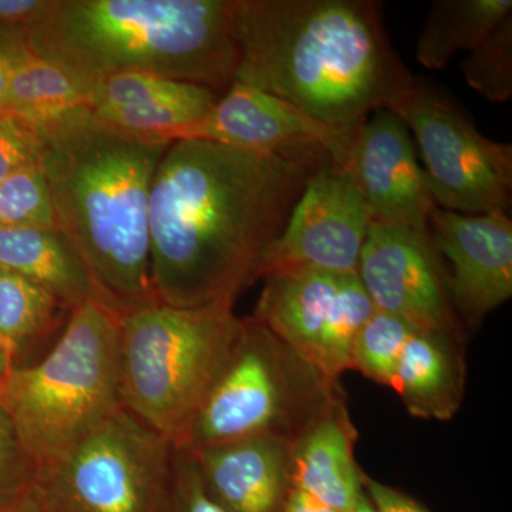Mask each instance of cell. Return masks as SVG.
<instances>
[{"mask_svg": "<svg viewBox=\"0 0 512 512\" xmlns=\"http://www.w3.org/2000/svg\"><path fill=\"white\" fill-rule=\"evenodd\" d=\"M318 170L214 141L171 143L154 174L148 214L158 302L234 308Z\"/></svg>", "mask_w": 512, "mask_h": 512, "instance_id": "cell-1", "label": "cell"}, {"mask_svg": "<svg viewBox=\"0 0 512 512\" xmlns=\"http://www.w3.org/2000/svg\"><path fill=\"white\" fill-rule=\"evenodd\" d=\"M234 82L356 131L390 110L416 77L394 52L373 0H235Z\"/></svg>", "mask_w": 512, "mask_h": 512, "instance_id": "cell-2", "label": "cell"}, {"mask_svg": "<svg viewBox=\"0 0 512 512\" xmlns=\"http://www.w3.org/2000/svg\"><path fill=\"white\" fill-rule=\"evenodd\" d=\"M56 228L80 256L97 299L117 316L158 302L150 192L170 144L103 123L89 107L36 127Z\"/></svg>", "mask_w": 512, "mask_h": 512, "instance_id": "cell-3", "label": "cell"}, {"mask_svg": "<svg viewBox=\"0 0 512 512\" xmlns=\"http://www.w3.org/2000/svg\"><path fill=\"white\" fill-rule=\"evenodd\" d=\"M26 37L89 93L124 73L227 92L238 66L235 0H56Z\"/></svg>", "mask_w": 512, "mask_h": 512, "instance_id": "cell-4", "label": "cell"}, {"mask_svg": "<svg viewBox=\"0 0 512 512\" xmlns=\"http://www.w3.org/2000/svg\"><path fill=\"white\" fill-rule=\"evenodd\" d=\"M119 316L96 301L70 312L42 359L13 367L0 409L36 471L66 456L121 406Z\"/></svg>", "mask_w": 512, "mask_h": 512, "instance_id": "cell-5", "label": "cell"}, {"mask_svg": "<svg viewBox=\"0 0 512 512\" xmlns=\"http://www.w3.org/2000/svg\"><path fill=\"white\" fill-rule=\"evenodd\" d=\"M232 306L175 308L156 303L119 318L123 409L175 447L192 423L241 335Z\"/></svg>", "mask_w": 512, "mask_h": 512, "instance_id": "cell-6", "label": "cell"}, {"mask_svg": "<svg viewBox=\"0 0 512 512\" xmlns=\"http://www.w3.org/2000/svg\"><path fill=\"white\" fill-rule=\"evenodd\" d=\"M339 406L329 383L254 318L198 410L187 446L275 436L295 444Z\"/></svg>", "mask_w": 512, "mask_h": 512, "instance_id": "cell-7", "label": "cell"}, {"mask_svg": "<svg viewBox=\"0 0 512 512\" xmlns=\"http://www.w3.org/2000/svg\"><path fill=\"white\" fill-rule=\"evenodd\" d=\"M177 447L120 407L66 456L36 471L47 512H170Z\"/></svg>", "mask_w": 512, "mask_h": 512, "instance_id": "cell-8", "label": "cell"}, {"mask_svg": "<svg viewBox=\"0 0 512 512\" xmlns=\"http://www.w3.org/2000/svg\"><path fill=\"white\" fill-rule=\"evenodd\" d=\"M390 110L416 136L437 207L466 215L510 211L511 144L483 136L450 97L420 80Z\"/></svg>", "mask_w": 512, "mask_h": 512, "instance_id": "cell-9", "label": "cell"}, {"mask_svg": "<svg viewBox=\"0 0 512 512\" xmlns=\"http://www.w3.org/2000/svg\"><path fill=\"white\" fill-rule=\"evenodd\" d=\"M252 318L326 382L352 369L353 345L375 312L357 274L292 269L265 275Z\"/></svg>", "mask_w": 512, "mask_h": 512, "instance_id": "cell-10", "label": "cell"}, {"mask_svg": "<svg viewBox=\"0 0 512 512\" xmlns=\"http://www.w3.org/2000/svg\"><path fill=\"white\" fill-rule=\"evenodd\" d=\"M357 275L376 311L423 332L460 340L448 272L429 228L370 222Z\"/></svg>", "mask_w": 512, "mask_h": 512, "instance_id": "cell-11", "label": "cell"}, {"mask_svg": "<svg viewBox=\"0 0 512 512\" xmlns=\"http://www.w3.org/2000/svg\"><path fill=\"white\" fill-rule=\"evenodd\" d=\"M370 214L345 167L319 168L306 181L284 229L266 248L258 279L292 269L357 274Z\"/></svg>", "mask_w": 512, "mask_h": 512, "instance_id": "cell-12", "label": "cell"}, {"mask_svg": "<svg viewBox=\"0 0 512 512\" xmlns=\"http://www.w3.org/2000/svg\"><path fill=\"white\" fill-rule=\"evenodd\" d=\"M356 133L326 126L274 94L234 82L183 140L214 141L322 168L345 167Z\"/></svg>", "mask_w": 512, "mask_h": 512, "instance_id": "cell-13", "label": "cell"}, {"mask_svg": "<svg viewBox=\"0 0 512 512\" xmlns=\"http://www.w3.org/2000/svg\"><path fill=\"white\" fill-rule=\"evenodd\" d=\"M409 131L392 110L375 111L357 130L345 168L370 222L426 229L437 204Z\"/></svg>", "mask_w": 512, "mask_h": 512, "instance_id": "cell-14", "label": "cell"}, {"mask_svg": "<svg viewBox=\"0 0 512 512\" xmlns=\"http://www.w3.org/2000/svg\"><path fill=\"white\" fill-rule=\"evenodd\" d=\"M431 239L451 262L448 289L454 309L478 325L512 295V220L505 211L466 215L436 207Z\"/></svg>", "mask_w": 512, "mask_h": 512, "instance_id": "cell-15", "label": "cell"}, {"mask_svg": "<svg viewBox=\"0 0 512 512\" xmlns=\"http://www.w3.org/2000/svg\"><path fill=\"white\" fill-rule=\"evenodd\" d=\"M291 441L249 437L191 448L205 490L227 512H282L291 490Z\"/></svg>", "mask_w": 512, "mask_h": 512, "instance_id": "cell-16", "label": "cell"}, {"mask_svg": "<svg viewBox=\"0 0 512 512\" xmlns=\"http://www.w3.org/2000/svg\"><path fill=\"white\" fill-rule=\"evenodd\" d=\"M339 406L293 444L291 487L335 510L350 512L363 494L365 476L353 457L352 427Z\"/></svg>", "mask_w": 512, "mask_h": 512, "instance_id": "cell-17", "label": "cell"}, {"mask_svg": "<svg viewBox=\"0 0 512 512\" xmlns=\"http://www.w3.org/2000/svg\"><path fill=\"white\" fill-rule=\"evenodd\" d=\"M0 269L42 286L69 311L99 302L82 259L59 229L0 228Z\"/></svg>", "mask_w": 512, "mask_h": 512, "instance_id": "cell-18", "label": "cell"}, {"mask_svg": "<svg viewBox=\"0 0 512 512\" xmlns=\"http://www.w3.org/2000/svg\"><path fill=\"white\" fill-rule=\"evenodd\" d=\"M454 340L416 329L407 340L392 389L419 419L450 420L463 399V369Z\"/></svg>", "mask_w": 512, "mask_h": 512, "instance_id": "cell-19", "label": "cell"}, {"mask_svg": "<svg viewBox=\"0 0 512 512\" xmlns=\"http://www.w3.org/2000/svg\"><path fill=\"white\" fill-rule=\"evenodd\" d=\"M510 15L511 0H436L417 42V60L427 69H444L458 53L471 52Z\"/></svg>", "mask_w": 512, "mask_h": 512, "instance_id": "cell-20", "label": "cell"}, {"mask_svg": "<svg viewBox=\"0 0 512 512\" xmlns=\"http://www.w3.org/2000/svg\"><path fill=\"white\" fill-rule=\"evenodd\" d=\"M69 309L46 291L15 272L0 269V349L13 367L30 346L42 342L69 318Z\"/></svg>", "mask_w": 512, "mask_h": 512, "instance_id": "cell-21", "label": "cell"}, {"mask_svg": "<svg viewBox=\"0 0 512 512\" xmlns=\"http://www.w3.org/2000/svg\"><path fill=\"white\" fill-rule=\"evenodd\" d=\"M89 96V90L72 74L30 52L13 74L0 113L36 128L69 111L89 107Z\"/></svg>", "mask_w": 512, "mask_h": 512, "instance_id": "cell-22", "label": "cell"}, {"mask_svg": "<svg viewBox=\"0 0 512 512\" xmlns=\"http://www.w3.org/2000/svg\"><path fill=\"white\" fill-rule=\"evenodd\" d=\"M217 101V93L198 86L194 93L181 99L158 101L144 107L93 111V114L126 133L171 144L183 140L185 133L204 119Z\"/></svg>", "mask_w": 512, "mask_h": 512, "instance_id": "cell-23", "label": "cell"}, {"mask_svg": "<svg viewBox=\"0 0 512 512\" xmlns=\"http://www.w3.org/2000/svg\"><path fill=\"white\" fill-rule=\"evenodd\" d=\"M414 330L406 320L375 309L353 345L352 369L382 386L393 387L404 346Z\"/></svg>", "mask_w": 512, "mask_h": 512, "instance_id": "cell-24", "label": "cell"}, {"mask_svg": "<svg viewBox=\"0 0 512 512\" xmlns=\"http://www.w3.org/2000/svg\"><path fill=\"white\" fill-rule=\"evenodd\" d=\"M468 86L493 103L512 96V15L481 40L460 64Z\"/></svg>", "mask_w": 512, "mask_h": 512, "instance_id": "cell-25", "label": "cell"}, {"mask_svg": "<svg viewBox=\"0 0 512 512\" xmlns=\"http://www.w3.org/2000/svg\"><path fill=\"white\" fill-rule=\"evenodd\" d=\"M0 228L57 229L49 185L39 164L0 183Z\"/></svg>", "mask_w": 512, "mask_h": 512, "instance_id": "cell-26", "label": "cell"}, {"mask_svg": "<svg viewBox=\"0 0 512 512\" xmlns=\"http://www.w3.org/2000/svg\"><path fill=\"white\" fill-rule=\"evenodd\" d=\"M198 84L178 82L148 73H124L94 84L89 109L120 110L144 107L158 101L181 99L197 90Z\"/></svg>", "mask_w": 512, "mask_h": 512, "instance_id": "cell-27", "label": "cell"}, {"mask_svg": "<svg viewBox=\"0 0 512 512\" xmlns=\"http://www.w3.org/2000/svg\"><path fill=\"white\" fill-rule=\"evenodd\" d=\"M35 464L22 447L12 423L0 409V504L32 487Z\"/></svg>", "mask_w": 512, "mask_h": 512, "instance_id": "cell-28", "label": "cell"}, {"mask_svg": "<svg viewBox=\"0 0 512 512\" xmlns=\"http://www.w3.org/2000/svg\"><path fill=\"white\" fill-rule=\"evenodd\" d=\"M42 141L36 128L8 113H0V183L9 175L39 164Z\"/></svg>", "mask_w": 512, "mask_h": 512, "instance_id": "cell-29", "label": "cell"}, {"mask_svg": "<svg viewBox=\"0 0 512 512\" xmlns=\"http://www.w3.org/2000/svg\"><path fill=\"white\" fill-rule=\"evenodd\" d=\"M170 512H227L212 500L202 484L194 454L188 446L175 450L173 501Z\"/></svg>", "mask_w": 512, "mask_h": 512, "instance_id": "cell-30", "label": "cell"}, {"mask_svg": "<svg viewBox=\"0 0 512 512\" xmlns=\"http://www.w3.org/2000/svg\"><path fill=\"white\" fill-rule=\"evenodd\" d=\"M30 52L26 29H0V111L13 74Z\"/></svg>", "mask_w": 512, "mask_h": 512, "instance_id": "cell-31", "label": "cell"}, {"mask_svg": "<svg viewBox=\"0 0 512 512\" xmlns=\"http://www.w3.org/2000/svg\"><path fill=\"white\" fill-rule=\"evenodd\" d=\"M56 0H0V29H30L46 18Z\"/></svg>", "mask_w": 512, "mask_h": 512, "instance_id": "cell-32", "label": "cell"}, {"mask_svg": "<svg viewBox=\"0 0 512 512\" xmlns=\"http://www.w3.org/2000/svg\"><path fill=\"white\" fill-rule=\"evenodd\" d=\"M363 490L377 512H429L406 494L366 476L363 478Z\"/></svg>", "mask_w": 512, "mask_h": 512, "instance_id": "cell-33", "label": "cell"}, {"mask_svg": "<svg viewBox=\"0 0 512 512\" xmlns=\"http://www.w3.org/2000/svg\"><path fill=\"white\" fill-rule=\"evenodd\" d=\"M282 512H342L320 501L312 498L311 495L302 493V491L292 488L286 495L284 510Z\"/></svg>", "mask_w": 512, "mask_h": 512, "instance_id": "cell-34", "label": "cell"}, {"mask_svg": "<svg viewBox=\"0 0 512 512\" xmlns=\"http://www.w3.org/2000/svg\"><path fill=\"white\" fill-rule=\"evenodd\" d=\"M0 512H47L43 504L40 503L39 498L33 487L23 491L15 498L9 500L8 503L0 504Z\"/></svg>", "mask_w": 512, "mask_h": 512, "instance_id": "cell-35", "label": "cell"}, {"mask_svg": "<svg viewBox=\"0 0 512 512\" xmlns=\"http://www.w3.org/2000/svg\"><path fill=\"white\" fill-rule=\"evenodd\" d=\"M350 512H377L376 508L373 507V504L370 503L369 498L365 494V490H363V494L360 495L359 500L353 507V510Z\"/></svg>", "mask_w": 512, "mask_h": 512, "instance_id": "cell-36", "label": "cell"}, {"mask_svg": "<svg viewBox=\"0 0 512 512\" xmlns=\"http://www.w3.org/2000/svg\"><path fill=\"white\" fill-rule=\"evenodd\" d=\"M13 369L12 363H10L9 357L6 353L0 349V386H2L3 380L6 379L10 370Z\"/></svg>", "mask_w": 512, "mask_h": 512, "instance_id": "cell-37", "label": "cell"}]
</instances>
